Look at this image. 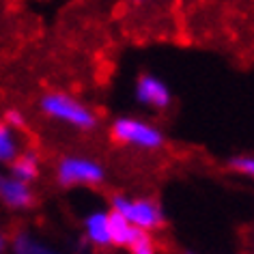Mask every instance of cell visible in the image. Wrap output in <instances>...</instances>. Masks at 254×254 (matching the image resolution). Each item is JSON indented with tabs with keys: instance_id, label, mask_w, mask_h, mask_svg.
<instances>
[{
	"instance_id": "8",
	"label": "cell",
	"mask_w": 254,
	"mask_h": 254,
	"mask_svg": "<svg viewBox=\"0 0 254 254\" xmlns=\"http://www.w3.org/2000/svg\"><path fill=\"white\" fill-rule=\"evenodd\" d=\"M108 222H110V246H117V248H127L138 237V233L142 231V228L129 224L117 211H108Z\"/></svg>"
},
{
	"instance_id": "6",
	"label": "cell",
	"mask_w": 254,
	"mask_h": 254,
	"mask_svg": "<svg viewBox=\"0 0 254 254\" xmlns=\"http://www.w3.org/2000/svg\"><path fill=\"white\" fill-rule=\"evenodd\" d=\"M0 200L11 209H26L33 205L35 196L30 183L17 179L13 175H0Z\"/></svg>"
},
{
	"instance_id": "12",
	"label": "cell",
	"mask_w": 254,
	"mask_h": 254,
	"mask_svg": "<svg viewBox=\"0 0 254 254\" xmlns=\"http://www.w3.org/2000/svg\"><path fill=\"white\" fill-rule=\"evenodd\" d=\"M127 250L134 252V254H153L155 252V244H153V239H151L149 231H140V233H138V237L131 241L129 246H127Z\"/></svg>"
},
{
	"instance_id": "15",
	"label": "cell",
	"mask_w": 254,
	"mask_h": 254,
	"mask_svg": "<svg viewBox=\"0 0 254 254\" xmlns=\"http://www.w3.org/2000/svg\"><path fill=\"white\" fill-rule=\"evenodd\" d=\"M4 248H7V239H4V235L0 233V252H2Z\"/></svg>"
},
{
	"instance_id": "2",
	"label": "cell",
	"mask_w": 254,
	"mask_h": 254,
	"mask_svg": "<svg viewBox=\"0 0 254 254\" xmlns=\"http://www.w3.org/2000/svg\"><path fill=\"white\" fill-rule=\"evenodd\" d=\"M112 138L127 147H136L144 151H155L164 144V134L157 127L142 119L121 117L112 123Z\"/></svg>"
},
{
	"instance_id": "9",
	"label": "cell",
	"mask_w": 254,
	"mask_h": 254,
	"mask_svg": "<svg viewBox=\"0 0 254 254\" xmlns=\"http://www.w3.org/2000/svg\"><path fill=\"white\" fill-rule=\"evenodd\" d=\"M11 164V175L17 177L22 181H35L39 177V157H37L33 151H26V153H17Z\"/></svg>"
},
{
	"instance_id": "14",
	"label": "cell",
	"mask_w": 254,
	"mask_h": 254,
	"mask_svg": "<svg viewBox=\"0 0 254 254\" xmlns=\"http://www.w3.org/2000/svg\"><path fill=\"white\" fill-rule=\"evenodd\" d=\"M4 123L9 127H13V129H17V127H24L26 119H24V114L20 110H7L4 112Z\"/></svg>"
},
{
	"instance_id": "4",
	"label": "cell",
	"mask_w": 254,
	"mask_h": 254,
	"mask_svg": "<svg viewBox=\"0 0 254 254\" xmlns=\"http://www.w3.org/2000/svg\"><path fill=\"white\" fill-rule=\"evenodd\" d=\"M61 186L71 188V186H99L106 179V173L101 168V164H97L91 157H80L71 155L61 160L59 170H56Z\"/></svg>"
},
{
	"instance_id": "10",
	"label": "cell",
	"mask_w": 254,
	"mask_h": 254,
	"mask_svg": "<svg viewBox=\"0 0 254 254\" xmlns=\"http://www.w3.org/2000/svg\"><path fill=\"white\" fill-rule=\"evenodd\" d=\"M17 153H20V144H17L13 127L0 121V164H9Z\"/></svg>"
},
{
	"instance_id": "13",
	"label": "cell",
	"mask_w": 254,
	"mask_h": 254,
	"mask_svg": "<svg viewBox=\"0 0 254 254\" xmlns=\"http://www.w3.org/2000/svg\"><path fill=\"white\" fill-rule=\"evenodd\" d=\"M228 168L237 175L252 177L254 175V160L250 155H235V157H231V162H228Z\"/></svg>"
},
{
	"instance_id": "7",
	"label": "cell",
	"mask_w": 254,
	"mask_h": 254,
	"mask_svg": "<svg viewBox=\"0 0 254 254\" xmlns=\"http://www.w3.org/2000/svg\"><path fill=\"white\" fill-rule=\"evenodd\" d=\"M84 235L93 246L110 248V222H108V211H93L84 220Z\"/></svg>"
},
{
	"instance_id": "11",
	"label": "cell",
	"mask_w": 254,
	"mask_h": 254,
	"mask_svg": "<svg viewBox=\"0 0 254 254\" xmlns=\"http://www.w3.org/2000/svg\"><path fill=\"white\" fill-rule=\"evenodd\" d=\"M13 250L22 252V254H46V252H50V248L39 246V241H37L35 237L22 233V235H17L15 241H13Z\"/></svg>"
},
{
	"instance_id": "5",
	"label": "cell",
	"mask_w": 254,
	"mask_h": 254,
	"mask_svg": "<svg viewBox=\"0 0 254 254\" xmlns=\"http://www.w3.org/2000/svg\"><path fill=\"white\" fill-rule=\"evenodd\" d=\"M136 99L147 108L164 110V108L170 106L173 95H170V88H168L166 82L147 73V75H140L136 82Z\"/></svg>"
},
{
	"instance_id": "1",
	"label": "cell",
	"mask_w": 254,
	"mask_h": 254,
	"mask_svg": "<svg viewBox=\"0 0 254 254\" xmlns=\"http://www.w3.org/2000/svg\"><path fill=\"white\" fill-rule=\"evenodd\" d=\"M39 106L50 119L63 121V123L78 127V129H91V127H95V123H97L95 112L91 108L67 93H59V91L46 93L41 97Z\"/></svg>"
},
{
	"instance_id": "3",
	"label": "cell",
	"mask_w": 254,
	"mask_h": 254,
	"mask_svg": "<svg viewBox=\"0 0 254 254\" xmlns=\"http://www.w3.org/2000/svg\"><path fill=\"white\" fill-rule=\"evenodd\" d=\"M112 211L121 213L123 218L142 231H155L164 224V211L160 205L149 198H127V196H114Z\"/></svg>"
}]
</instances>
